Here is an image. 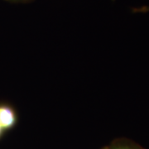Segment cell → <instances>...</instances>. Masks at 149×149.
Wrapping results in <instances>:
<instances>
[{"instance_id": "cell-3", "label": "cell", "mask_w": 149, "mask_h": 149, "mask_svg": "<svg viewBox=\"0 0 149 149\" xmlns=\"http://www.w3.org/2000/svg\"><path fill=\"white\" fill-rule=\"evenodd\" d=\"M7 2H10L13 3H30L33 0H4Z\"/></svg>"}, {"instance_id": "cell-4", "label": "cell", "mask_w": 149, "mask_h": 149, "mask_svg": "<svg viewBox=\"0 0 149 149\" xmlns=\"http://www.w3.org/2000/svg\"><path fill=\"white\" fill-rule=\"evenodd\" d=\"M133 12L135 13H145V12H149V7H143L140 8H135Z\"/></svg>"}, {"instance_id": "cell-5", "label": "cell", "mask_w": 149, "mask_h": 149, "mask_svg": "<svg viewBox=\"0 0 149 149\" xmlns=\"http://www.w3.org/2000/svg\"><path fill=\"white\" fill-rule=\"evenodd\" d=\"M4 133H5V132L3 131V128H2V127L0 126V139L3 138V136L4 135Z\"/></svg>"}, {"instance_id": "cell-2", "label": "cell", "mask_w": 149, "mask_h": 149, "mask_svg": "<svg viewBox=\"0 0 149 149\" xmlns=\"http://www.w3.org/2000/svg\"><path fill=\"white\" fill-rule=\"evenodd\" d=\"M105 149H144L140 145L126 139H118L113 141Z\"/></svg>"}, {"instance_id": "cell-1", "label": "cell", "mask_w": 149, "mask_h": 149, "mask_svg": "<svg viewBox=\"0 0 149 149\" xmlns=\"http://www.w3.org/2000/svg\"><path fill=\"white\" fill-rule=\"evenodd\" d=\"M18 121L16 109L9 103L0 102V126L4 132L15 128Z\"/></svg>"}, {"instance_id": "cell-6", "label": "cell", "mask_w": 149, "mask_h": 149, "mask_svg": "<svg viewBox=\"0 0 149 149\" xmlns=\"http://www.w3.org/2000/svg\"><path fill=\"white\" fill-rule=\"evenodd\" d=\"M102 149H105V147H104V148H102Z\"/></svg>"}]
</instances>
